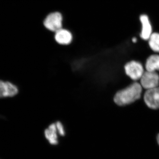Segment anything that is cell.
Listing matches in <instances>:
<instances>
[{
  "label": "cell",
  "mask_w": 159,
  "mask_h": 159,
  "mask_svg": "<svg viewBox=\"0 0 159 159\" xmlns=\"http://www.w3.org/2000/svg\"><path fill=\"white\" fill-rule=\"evenodd\" d=\"M126 74L133 80L140 79L144 73L143 66L140 62L131 61L127 63L125 66Z\"/></svg>",
  "instance_id": "5b68a950"
},
{
  "label": "cell",
  "mask_w": 159,
  "mask_h": 159,
  "mask_svg": "<svg viewBox=\"0 0 159 159\" xmlns=\"http://www.w3.org/2000/svg\"><path fill=\"white\" fill-rule=\"evenodd\" d=\"M58 132L57 131L55 123L51 124L44 131V134L46 139L49 143L52 145H57L58 143Z\"/></svg>",
  "instance_id": "9c48e42d"
},
{
  "label": "cell",
  "mask_w": 159,
  "mask_h": 159,
  "mask_svg": "<svg viewBox=\"0 0 159 159\" xmlns=\"http://www.w3.org/2000/svg\"><path fill=\"white\" fill-rule=\"evenodd\" d=\"M157 142L158 144L159 145V134L157 137Z\"/></svg>",
  "instance_id": "5bb4252c"
},
{
  "label": "cell",
  "mask_w": 159,
  "mask_h": 159,
  "mask_svg": "<svg viewBox=\"0 0 159 159\" xmlns=\"http://www.w3.org/2000/svg\"><path fill=\"white\" fill-rule=\"evenodd\" d=\"M148 40L149 46L152 50L155 52H159V33H152Z\"/></svg>",
  "instance_id": "8fae6325"
},
{
  "label": "cell",
  "mask_w": 159,
  "mask_h": 159,
  "mask_svg": "<svg viewBox=\"0 0 159 159\" xmlns=\"http://www.w3.org/2000/svg\"><path fill=\"white\" fill-rule=\"evenodd\" d=\"M55 125H56L58 134L62 136H64L65 135V130L64 127L61 122L58 121L55 123Z\"/></svg>",
  "instance_id": "7c38bea8"
},
{
  "label": "cell",
  "mask_w": 159,
  "mask_h": 159,
  "mask_svg": "<svg viewBox=\"0 0 159 159\" xmlns=\"http://www.w3.org/2000/svg\"><path fill=\"white\" fill-rule=\"evenodd\" d=\"M19 93V89L14 83L0 79V99L13 98Z\"/></svg>",
  "instance_id": "7a4b0ae2"
},
{
  "label": "cell",
  "mask_w": 159,
  "mask_h": 159,
  "mask_svg": "<svg viewBox=\"0 0 159 159\" xmlns=\"http://www.w3.org/2000/svg\"><path fill=\"white\" fill-rule=\"evenodd\" d=\"M142 90L141 84L134 83L128 87L118 92L114 97V101L119 106L130 104L140 98Z\"/></svg>",
  "instance_id": "6da1fadb"
},
{
  "label": "cell",
  "mask_w": 159,
  "mask_h": 159,
  "mask_svg": "<svg viewBox=\"0 0 159 159\" xmlns=\"http://www.w3.org/2000/svg\"><path fill=\"white\" fill-rule=\"evenodd\" d=\"M132 41L134 43H136L137 42V39L136 38H134L132 39Z\"/></svg>",
  "instance_id": "4fadbf2b"
},
{
  "label": "cell",
  "mask_w": 159,
  "mask_h": 159,
  "mask_svg": "<svg viewBox=\"0 0 159 159\" xmlns=\"http://www.w3.org/2000/svg\"><path fill=\"white\" fill-rule=\"evenodd\" d=\"M145 68L146 70L150 72L159 70V55H152L148 57L146 61Z\"/></svg>",
  "instance_id": "30bf717a"
},
{
  "label": "cell",
  "mask_w": 159,
  "mask_h": 159,
  "mask_svg": "<svg viewBox=\"0 0 159 159\" xmlns=\"http://www.w3.org/2000/svg\"><path fill=\"white\" fill-rule=\"evenodd\" d=\"M54 38L59 44L67 45L72 42L73 35L68 30L61 29L55 32Z\"/></svg>",
  "instance_id": "52a82bcc"
},
{
  "label": "cell",
  "mask_w": 159,
  "mask_h": 159,
  "mask_svg": "<svg viewBox=\"0 0 159 159\" xmlns=\"http://www.w3.org/2000/svg\"><path fill=\"white\" fill-rule=\"evenodd\" d=\"M144 100L149 108L156 109L159 108V87L147 90L144 95Z\"/></svg>",
  "instance_id": "8992f818"
},
{
  "label": "cell",
  "mask_w": 159,
  "mask_h": 159,
  "mask_svg": "<svg viewBox=\"0 0 159 159\" xmlns=\"http://www.w3.org/2000/svg\"><path fill=\"white\" fill-rule=\"evenodd\" d=\"M140 79L142 87L146 89H150L158 87L159 76L156 72L147 71L144 72Z\"/></svg>",
  "instance_id": "277c9868"
},
{
  "label": "cell",
  "mask_w": 159,
  "mask_h": 159,
  "mask_svg": "<svg viewBox=\"0 0 159 159\" xmlns=\"http://www.w3.org/2000/svg\"><path fill=\"white\" fill-rule=\"evenodd\" d=\"M140 20L142 24L141 37L144 40H148L152 34V28L149 19L146 15H142L140 16Z\"/></svg>",
  "instance_id": "ba28073f"
},
{
  "label": "cell",
  "mask_w": 159,
  "mask_h": 159,
  "mask_svg": "<svg viewBox=\"0 0 159 159\" xmlns=\"http://www.w3.org/2000/svg\"><path fill=\"white\" fill-rule=\"evenodd\" d=\"M44 25L50 31L56 32L62 29V16L58 12L48 15L44 21Z\"/></svg>",
  "instance_id": "3957f363"
}]
</instances>
